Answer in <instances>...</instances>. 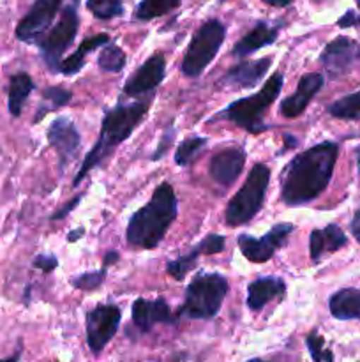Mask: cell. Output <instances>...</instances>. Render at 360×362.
Here are the masks:
<instances>
[{
  "instance_id": "38",
  "label": "cell",
  "mask_w": 360,
  "mask_h": 362,
  "mask_svg": "<svg viewBox=\"0 0 360 362\" xmlns=\"http://www.w3.org/2000/svg\"><path fill=\"white\" fill-rule=\"evenodd\" d=\"M349 230H352V235L355 237L356 243L360 244V209L355 212L352 219V225H349Z\"/></svg>"
},
{
  "instance_id": "30",
  "label": "cell",
  "mask_w": 360,
  "mask_h": 362,
  "mask_svg": "<svg viewBox=\"0 0 360 362\" xmlns=\"http://www.w3.org/2000/svg\"><path fill=\"white\" fill-rule=\"evenodd\" d=\"M205 145H207V138L203 136H189L182 140L175 151V165L189 166L201 154Z\"/></svg>"
},
{
  "instance_id": "35",
  "label": "cell",
  "mask_w": 360,
  "mask_h": 362,
  "mask_svg": "<svg viewBox=\"0 0 360 362\" xmlns=\"http://www.w3.org/2000/svg\"><path fill=\"white\" fill-rule=\"evenodd\" d=\"M173 134H175V129H173V127H169V129L166 131L164 134H162L161 144L157 145V151H155V154L152 156V159H154V161H159V159H161L162 156H164L166 148H168L169 145H172V141H173Z\"/></svg>"
},
{
  "instance_id": "26",
  "label": "cell",
  "mask_w": 360,
  "mask_h": 362,
  "mask_svg": "<svg viewBox=\"0 0 360 362\" xmlns=\"http://www.w3.org/2000/svg\"><path fill=\"white\" fill-rule=\"evenodd\" d=\"M180 4L182 0H141L134 9V18L140 21L155 20V18H161L169 11L176 9Z\"/></svg>"
},
{
  "instance_id": "17",
  "label": "cell",
  "mask_w": 360,
  "mask_h": 362,
  "mask_svg": "<svg viewBox=\"0 0 360 362\" xmlns=\"http://www.w3.org/2000/svg\"><path fill=\"white\" fill-rule=\"evenodd\" d=\"M325 83L323 74L320 73H307L304 74L299 80L296 85L295 94H292L289 98L282 99L279 108H281V115L286 119H295L300 113H304V110L309 106V103L313 101L314 95L318 94L321 87Z\"/></svg>"
},
{
  "instance_id": "36",
  "label": "cell",
  "mask_w": 360,
  "mask_h": 362,
  "mask_svg": "<svg viewBox=\"0 0 360 362\" xmlns=\"http://www.w3.org/2000/svg\"><path fill=\"white\" fill-rule=\"evenodd\" d=\"M337 25L341 28L356 27V25H360V14H355V11H348V13H346L344 16L339 18Z\"/></svg>"
},
{
  "instance_id": "40",
  "label": "cell",
  "mask_w": 360,
  "mask_h": 362,
  "mask_svg": "<svg viewBox=\"0 0 360 362\" xmlns=\"http://www.w3.org/2000/svg\"><path fill=\"white\" fill-rule=\"evenodd\" d=\"M261 2L268 4V6H274V7H286L293 2V0H261Z\"/></svg>"
},
{
  "instance_id": "34",
  "label": "cell",
  "mask_w": 360,
  "mask_h": 362,
  "mask_svg": "<svg viewBox=\"0 0 360 362\" xmlns=\"http://www.w3.org/2000/svg\"><path fill=\"white\" fill-rule=\"evenodd\" d=\"M34 265L35 269H41L44 274H48V272H52L53 269H56V265H59V260H56L55 255H37V257L34 258Z\"/></svg>"
},
{
  "instance_id": "44",
  "label": "cell",
  "mask_w": 360,
  "mask_h": 362,
  "mask_svg": "<svg viewBox=\"0 0 360 362\" xmlns=\"http://www.w3.org/2000/svg\"><path fill=\"white\" fill-rule=\"evenodd\" d=\"M356 6H359V7H360V0H356Z\"/></svg>"
},
{
  "instance_id": "13",
  "label": "cell",
  "mask_w": 360,
  "mask_h": 362,
  "mask_svg": "<svg viewBox=\"0 0 360 362\" xmlns=\"http://www.w3.org/2000/svg\"><path fill=\"white\" fill-rule=\"evenodd\" d=\"M48 144L56 151L60 158V165L66 166L78 156V148L81 145V136L76 126L67 117H59L48 127Z\"/></svg>"
},
{
  "instance_id": "4",
  "label": "cell",
  "mask_w": 360,
  "mask_h": 362,
  "mask_svg": "<svg viewBox=\"0 0 360 362\" xmlns=\"http://www.w3.org/2000/svg\"><path fill=\"white\" fill-rule=\"evenodd\" d=\"M228 290V279L222 274L200 272L186 288V299L176 315L193 320H210L221 310Z\"/></svg>"
},
{
  "instance_id": "5",
  "label": "cell",
  "mask_w": 360,
  "mask_h": 362,
  "mask_svg": "<svg viewBox=\"0 0 360 362\" xmlns=\"http://www.w3.org/2000/svg\"><path fill=\"white\" fill-rule=\"evenodd\" d=\"M284 85V74L274 73L267 80L265 87L260 92L249 98H242L233 101L228 105V108L221 113L219 117L229 120L235 126L242 127L251 134H261L263 131L268 129L267 124L263 122V115L268 108L275 103L279 98Z\"/></svg>"
},
{
  "instance_id": "31",
  "label": "cell",
  "mask_w": 360,
  "mask_h": 362,
  "mask_svg": "<svg viewBox=\"0 0 360 362\" xmlns=\"http://www.w3.org/2000/svg\"><path fill=\"white\" fill-rule=\"evenodd\" d=\"M85 6L97 20H113L124 14L122 0H87Z\"/></svg>"
},
{
  "instance_id": "10",
  "label": "cell",
  "mask_w": 360,
  "mask_h": 362,
  "mask_svg": "<svg viewBox=\"0 0 360 362\" xmlns=\"http://www.w3.org/2000/svg\"><path fill=\"white\" fill-rule=\"evenodd\" d=\"M295 230L296 226L292 225V223H281V225L272 226L270 232L267 235L260 237V239L242 233V235H239L236 243H239L240 251H242L247 260L253 262V264H265V262L274 257L275 251L281 250L288 243V237Z\"/></svg>"
},
{
  "instance_id": "8",
  "label": "cell",
  "mask_w": 360,
  "mask_h": 362,
  "mask_svg": "<svg viewBox=\"0 0 360 362\" xmlns=\"http://www.w3.org/2000/svg\"><path fill=\"white\" fill-rule=\"evenodd\" d=\"M78 28H80V16H78V11L69 6L62 11V16L56 21L55 27L48 34L42 35L39 41H35L49 71L59 73L64 52H67V48H71V45L74 42Z\"/></svg>"
},
{
  "instance_id": "45",
  "label": "cell",
  "mask_w": 360,
  "mask_h": 362,
  "mask_svg": "<svg viewBox=\"0 0 360 362\" xmlns=\"http://www.w3.org/2000/svg\"><path fill=\"white\" fill-rule=\"evenodd\" d=\"M356 57H359V60H360V52H359V53H356Z\"/></svg>"
},
{
  "instance_id": "21",
  "label": "cell",
  "mask_w": 360,
  "mask_h": 362,
  "mask_svg": "<svg viewBox=\"0 0 360 362\" xmlns=\"http://www.w3.org/2000/svg\"><path fill=\"white\" fill-rule=\"evenodd\" d=\"M346 244H348V237H346L344 232H342L337 225H334V223L327 225L325 228L313 230L309 237L311 260L318 262L320 258H323L325 255L334 253V251L341 250Z\"/></svg>"
},
{
  "instance_id": "6",
  "label": "cell",
  "mask_w": 360,
  "mask_h": 362,
  "mask_svg": "<svg viewBox=\"0 0 360 362\" xmlns=\"http://www.w3.org/2000/svg\"><path fill=\"white\" fill-rule=\"evenodd\" d=\"M270 184V168L265 163H256L251 168L244 186L236 191L224 211V221L228 226L247 225L263 207Z\"/></svg>"
},
{
  "instance_id": "2",
  "label": "cell",
  "mask_w": 360,
  "mask_h": 362,
  "mask_svg": "<svg viewBox=\"0 0 360 362\" xmlns=\"http://www.w3.org/2000/svg\"><path fill=\"white\" fill-rule=\"evenodd\" d=\"M150 103L152 98L127 103V105L119 103L115 108L106 112L104 119H102L101 133H99L97 141H95V145L92 147V151L85 156L80 170H78V173L74 175L73 186H78V184L87 177L88 172H92L94 168H99V166L116 151V147H119L120 144H124V141L134 133V129L140 126L141 120H143L145 115L148 113Z\"/></svg>"
},
{
  "instance_id": "37",
  "label": "cell",
  "mask_w": 360,
  "mask_h": 362,
  "mask_svg": "<svg viewBox=\"0 0 360 362\" xmlns=\"http://www.w3.org/2000/svg\"><path fill=\"white\" fill-rule=\"evenodd\" d=\"M80 202H81V197H74L73 200L69 202V204H66V205H64V207L60 209V211H56L55 214L52 216V219H53V221H59V219L66 218V216L69 214V212H73V211H74V207H76V205L80 204Z\"/></svg>"
},
{
  "instance_id": "18",
  "label": "cell",
  "mask_w": 360,
  "mask_h": 362,
  "mask_svg": "<svg viewBox=\"0 0 360 362\" xmlns=\"http://www.w3.org/2000/svg\"><path fill=\"white\" fill-rule=\"evenodd\" d=\"M131 317H133V324L143 334L150 332L157 324L173 322L172 310H169L168 303L164 299H136L133 303Z\"/></svg>"
},
{
  "instance_id": "11",
  "label": "cell",
  "mask_w": 360,
  "mask_h": 362,
  "mask_svg": "<svg viewBox=\"0 0 360 362\" xmlns=\"http://www.w3.org/2000/svg\"><path fill=\"white\" fill-rule=\"evenodd\" d=\"M62 7V0H35L16 27V39L23 42H35L46 34Z\"/></svg>"
},
{
  "instance_id": "19",
  "label": "cell",
  "mask_w": 360,
  "mask_h": 362,
  "mask_svg": "<svg viewBox=\"0 0 360 362\" xmlns=\"http://www.w3.org/2000/svg\"><path fill=\"white\" fill-rule=\"evenodd\" d=\"M286 292L284 279L279 276H263L247 286V308L251 311H261L268 303L277 297H282Z\"/></svg>"
},
{
  "instance_id": "39",
  "label": "cell",
  "mask_w": 360,
  "mask_h": 362,
  "mask_svg": "<svg viewBox=\"0 0 360 362\" xmlns=\"http://www.w3.org/2000/svg\"><path fill=\"white\" fill-rule=\"evenodd\" d=\"M296 145H299V141H296L295 136H292V134H284V147H282L281 152L289 151V148H295Z\"/></svg>"
},
{
  "instance_id": "7",
  "label": "cell",
  "mask_w": 360,
  "mask_h": 362,
  "mask_svg": "<svg viewBox=\"0 0 360 362\" xmlns=\"http://www.w3.org/2000/svg\"><path fill=\"white\" fill-rule=\"evenodd\" d=\"M226 39V25L219 20H208L196 30L191 39L184 55L182 71L184 76L198 78L215 59Z\"/></svg>"
},
{
  "instance_id": "24",
  "label": "cell",
  "mask_w": 360,
  "mask_h": 362,
  "mask_svg": "<svg viewBox=\"0 0 360 362\" xmlns=\"http://www.w3.org/2000/svg\"><path fill=\"white\" fill-rule=\"evenodd\" d=\"M328 310L337 320H360V290H337L328 299Z\"/></svg>"
},
{
  "instance_id": "25",
  "label": "cell",
  "mask_w": 360,
  "mask_h": 362,
  "mask_svg": "<svg viewBox=\"0 0 360 362\" xmlns=\"http://www.w3.org/2000/svg\"><path fill=\"white\" fill-rule=\"evenodd\" d=\"M34 81H32L30 74L27 73H16L11 76L9 81V94H7V106H9V113L13 117H20L21 110H23L25 101L28 99V94L34 90Z\"/></svg>"
},
{
  "instance_id": "16",
  "label": "cell",
  "mask_w": 360,
  "mask_h": 362,
  "mask_svg": "<svg viewBox=\"0 0 360 362\" xmlns=\"http://www.w3.org/2000/svg\"><path fill=\"white\" fill-rule=\"evenodd\" d=\"M244 165H246V151L240 147H229L224 151H219L210 159L208 173L215 182L229 187L240 177Z\"/></svg>"
},
{
  "instance_id": "22",
  "label": "cell",
  "mask_w": 360,
  "mask_h": 362,
  "mask_svg": "<svg viewBox=\"0 0 360 362\" xmlns=\"http://www.w3.org/2000/svg\"><path fill=\"white\" fill-rule=\"evenodd\" d=\"M279 35V27L267 23V21H258L254 28H251L235 46H233V55L246 57L254 53L256 49L275 42Z\"/></svg>"
},
{
  "instance_id": "28",
  "label": "cell",
  "mask_w": 360,
  "mask_h": 362,
  "mask_svg": "<svg viewBox=\"0 0 360 362\" xmlns=\"http://www.w3.org/2000/svg\"><path fill=\"white\" fill-rule=\"evenodd\" d=\"M71 99H73V92L66 90V88L62 87L44 88V90H42V105L41 108H39L37 117H35V122L41 120L42 117H44L48 112H52V110H59L62 108V106H66Z\"/></svg>"
},
{
  "instance_id": "23",
  "label": "cell",
  "mask_w": 360,
  "mask_h": 362,
  "mask_svg": "<svg viewBox=\"0 0 360 362\" xmlns=\"http://www.w3.org/2000/svg\"><path fill=\"white\" fill-rule=\"evenodd\" d=\"M108 42H109V35L106 34V32L85 37L73 55L67 57L66 60H60L59 73L66 74V76H73V74L80 73L81 67L85 66V59H87L88 53L94 52V49L97 48H102V46L108 45Z\"/></svg>"
},
{
  "instance_id": "29",
  "label": "cell",
  "mask_w": 360,
  "mask_h": 362,
  "mask_svg": "<svg viewBox=\"0 0 360 362\" xmlns=\"http://www.w3.org/2000/svg\"><path fill=\"white\" fill-rule=\"evenodd\" d=\"M126 53L120 46L108 42V45L102 46V49L99 52L97 57V66L101 67L106 73H120L126 66Z\"/></svg>"
},
{
  "instance_id": "1",
  "label": "cell",
  "mask_w": 360,
  "mask_h": 362,
  "mask_svg": "<svg viewBox=\"0 0 360 362\" xmlns=\"http://www.w3.org/2000/svg\"><path fill=\"white\" fill-rule=\"evenodd\" d=\"M339 145L321 141L296 154L281 175V200L289 207L311 204L330 184L334 175Z\"/></svg>"
},
{
  "instance_id": "27",
  "label": "cell",
  "mask_w": 360,
  "mask_h": 362,
  "mask_svg": "<svg viewBox=\"0 0 360 362\" xmlns=\"http://www.w3.org/2000/svg\"><path fill=\"white\" fill-rule=\"evenodd\" d=\"M327 112L341 120H360V90L337 99L328 105Z\"/></svg>"
},
{
  "instance_id": "41",
  "label": "cell",
  "mask_w": 360,
  "mask_h": 362,
  "mask_svg": "<svg viewBox=\"0 0 360 362\" xmlns=\"http://www.w3.org/2000/svg\"><path fill=\"white\" fill-rule=\"evenodd\" d=\"M116 260H119V253H115V251H109V253H106L102 264H104V267H108V265H112L113 262H116Z\"/></svg>"
},
{
  "instance_id": "20",
  "label": "cell",
  "mask_w": 360,
  "mask_h": 362,
  "mask_svg": "<svg viewBox=\"0 0 360 362\" xmlns=\"http://www.w3.org/2000/svg\"><path fill=\"white\" fill-rule=\"evenodd\" d=\"M270 66H272L270 57L251 60V62L236 64V66H233L232 69L224 74L222 83L235 85V87L239 88H251L263 80Z\"/></svg>"
},
{
  "instance_id": "12",
  "label": "cell",
  "mask_w": 360,
  "mask_h": 362,
  "mask_svg": "<svg viewBox=\"0 0 360 362\" xmlns=\"http://www.w3.org/2000/svg\"><path fill=\"white\" fill-rule=\"evenodd\" d=\"M166 76V60L164 55L161 53H155V55L148 57L143 64L140 66V69L134 71L133 76L127 80V83L124 85V94L131 95V98H136V95L148 94V92H154L155 88L161 85V81Z\"/></svg>"
},
{
  "instance_id": "42",
  "label": "cell",
  "mask_w": 360,
  "mask_h": 362,
  "mask_svg": "<svg viewBox=\"0 0 360 362\" xmlns=\"http://www.w3.org/2000/svg\"><path fill=\"white\" fill-rule=\"evenodd\" d=\"M81 235H83V228H78V230H73V232L69 233V237H67V239H69L71 243H74V240L80 239Z\"/></svg>"
},
{
  "instance_id": "15",
  "label": "cell",
  "mask_w": 360,
  "mask_h": 362,
  "mask_svg": "<svg viewBox=\"0 0 360 362\" xmlns=\"http://www.w3.org/2000/svg\"><path fill=\"white\" fill-rule=\"evenodd\" d=\"M356 59V42L353 39L344 37H335L334 41L328 42L325 46L323 53H321V64L328 74L334 78L342 76V74L349 73L353 67V62Z\"/></svg>"
},
{
  "instance_id": "9",
  "label": "cell",
  "mask_w": 360,
  "mask_h": 362,
  "mask_svg": "<svg viewBox=\"0 0 360 362\" xmlns=\"http://www.w3.org/2000/svg\"><path fill=\"white\" fill-rule=\"evenodd\" d=\"M122 320V311L115 304H99L87 313V343L94 356L102 352L106 345L115 338Z\"/></svg>"
},
{
  "instance_id": "33",
  "label": "cell",
  "mask_w": 360,
  "mask_h": 362,
  "mask_svg": "<svg viewBox=\"0 0 360 362\" xmlns=\"http://www.w3.org/2000/svg\"><path fill=\"white\" fill-rule=\"evenodd\" d=\"M306 345H307V349H309L311 359L313 361H316V362H323V361L332 362L334 361V354H332L330 350L325 349V339L321 338L316 331L311 332V334L307 336Z\"/></svg>"
},
{
  "instance_id": "32",
  "label": "cell",
  "mask_w": 360,
  "mask_h": 362,
  "mask_svg": "<svg viewBox=\"0 0 360 362\" xmlns=\"http://www.w3.org/2000/svg\"><path fill=\"white\" fill-rule=\"evenodd\" d=\"M106 279V267L101 269V271H92V272H85V274L76 276L73 278V286L74 288L81 290V292H94L97 290L99 286L102 285V281Z\"/></svg>"
},
{
  "instance_id": "3",
  "label": "cell",
  "mask_w": 360,
  "mask_h": 362,
  "mask_svg": "<svg viewBox=\"0 0 360 362\" xmlns=\"http://www.w3.org/2000/svg\"><path fill=\"white\" fill-rule=\"evenodd\" d=\"M176 212L179 202L172 184H159L150 200L131 216L126 230L127 244L138 250H155L175 221Z\"/></svg>"
},
{
  "instance_id": "43",
  "label": "cell",
  "mask_w": 360,
  "mask_h": 362,
  "mask_svg": "<svg viewBox=\"0 0 360 362\" xmlns=\"http://www.w3.org/2000/svg\"><path fill=\"white\" fill-rule=\"evenodd\" d=\"M356 154H359V166H360V148H359V152H356Z\"/></svg>"
},
{
  "instance_id": "14",
  "label": "cell",
  "mask_w": 360,
  "mask_h": 362,
  "mask_svg": "<svg viewBox=\"0 0 360 362\" xmlns=\"http://www.w3.org/2000/svg\"><path fill=\"white\" fill-rule=\"evenodd\" d=\"M226 247V237L219 235V233H208L203 240L196 244L194 247H191L189 253L180 255L175 260L168 262L166 265V272L172 276L176 281H182L186 278L187 272H191V269L196 265V260L201 257V255H215L224 251Z\"/></svg>"
}]
</instances>
